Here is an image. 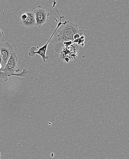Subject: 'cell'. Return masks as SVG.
Here are the masks:
<instances>
[{"label": "cell", "instance_id": "cell-2", "mask_svg": "<svg viewBox=\"0 0 129 159\" xmlns=\"http://www.w3.org/2000/svg\"><path fill=\"white\" fill-rule=\"evenodd\" d=\"M56 3V2L55 1H54L53 6L52 7V8L55 7L57 12L58 13L60 17V21L58 22L57 19H56V18H54L55 20H56V21L58 22V24L57 25L56 27L55 30L54 31L53 33L52 34H51L50 38H49V40H48L47 43H46L45 45H44V46L40 47V48L37 47L38 49L37 51H36V48H35V47H31V48L29 49V53H28L29 56L31 57H34L36 54L40 56L42 58V60H43V62H46V61L49 59V57L46 56V52H47V48H48V45H49V43H50V41H51V39L53 37L56 31L57 30L61 25H65V24L68 22V21H65L64 22H62V21H61L62 18H64V16H60V14L59 13L58 11L57 10L56 8L55 7Z\"/></svg>", "mask_w": 129, "mask_h": 159}, {"label": "cell", "instance_id": "cell-3", "mask_svg": "<svg viewBox=\"0 0 129 159\" xmlns=\"http://www.w3.org/2000/svg\"><path fill=\"white\" fill-rule=\"evenodd\" d=\"M18 61V57L16 55V53L13 54L10 57L3 69H2L1 71L8 78L12 76H15L20 78L25 77L28 75L29 71L27 69L25 68L23 69L21 73L15 74V72H19L20 70V69L17 66Z\"/></svg>", "mask_w": 129, "mask_h": 159}, {"label": "cell", "instance_id": "cell-10", "mask_svg": "<svg viewBox=\"0 0 129 159\" xmlns=\"http://www.w3.org/2000/svg\"><path fill=\"white\" fill-rule=\"evenodd\" d=\"M2 64L0 63V71H1V70H2Z\"/></svg>", "mask_w": 129, "mask_h": 159}, {"label": "cell", "instance_id": "cell-7", "mask_svg": "<svg viewBox=\"0 0 129 159\" xmlns=\"http://www.w3.org/2000/svg\"><path fill=\"white\" fill-rule=\"evenodd\" d=\"M5 41V36L3 32L0 29V43Z\"/></svg>", "mask_w": 129, "mask_h": 159}, {"label": "cell", "instance_id": "cell-5", "mask_svg": "<svg viewBox=\"0 0 129 159\" xmlns=\"http://www.w3.org/2000/svg\"><path fill=\"white\" fill-rule=\"evenodd\" d=\"M33 11L36 20V26L38 28H40L48 21L50 18V13L45 7L41 5L38 6Z\"/></svg>", "mask_w": 129, "mask_h": 159}, {"label": "cell", "instance_id": "cell-11", "mask_svg": "<svg viewBox=\"0 0 129 159\" xmlns=\"http://www.w3.org/2000/svg\"><path fill=\"white\" fill-rule=\"evenodd\" d=\"M2 153H1V152H0V159H1V156H2Z\"/></svg>", "mask_w": 129, "mask_h": 159}, {"label": "cell", "instance_id": "cell-9", "mask_svg": "<svg viewBox=\"0 0 129 159\" xmlns=\"http://www.w3.org/2000/svg\"><path fill=\"white\" fill-rule=\"evenodd\" d=\"M1 43H0V44H1ZM1 62H2V58H1V54H0V63H1Z\"/></svg>", "mask_w": 129, "mask_h": 159}, {"label": "cell", "instance_id": "cell-6", "mask_svg": "<svg viewBox=\"0 0 129 159\" xmlns=\"http://www.w3.org/2000/svg\"><path fill=\"white\" fill-rule=\"evenodd\" d=\"M20 23L27 28H32L36 26L33 10H26L22 14L20 19Z\"/></svg>", "mask_w": 129, "mask_h": 159}, {"label": "cell", "instance_id": "cell-1", "mask_svg": "<svg viewBox=\"0 0 129 159\" xmlns=\"http://www.w3.org/2000/svg\"><path fill=\"white\" fill-rule=\"evenodd\" d=\"M83 31V30L79 29L77 24L68 21L65 25H64L63 28L60 30H58L57 37L59 41L62 43L67 41L73 42L74 35L77 34L80 35H82Z\"/></svg>", "mask_w": 129, "mask_h": 159}, {"label": "cell", "instance_id": "cell-12", "mask_svg": "<svg viewBox=\"0 0 129 159\" xmlns=\"http://www.w3.org/2000/svg\"></svg>", "mask_w": 129, "mask_h": 159}, {"label": "cell", "instance_id": "cell-8", "mask_svg": "<svg viewBox=\"0 0 129 159\" xmlns=\"http://www.w3.org/2000/svg\"><path fill=\"white\" fill-rule=\"evenodd\" d=\"M8 77L6 76L2 72L0 71V79L3 80L7 82L8 81Z\"/></svg>", "mask_w": 129, "mask_h": 159}, {"label": "cell", "instance_id": "cell-4", "mask_svg": "<svg viewBox=\"0 0 129 159\" xmlns=\"http://www.w3.org/2000/svg\"><path fill=\"white\" fill-rule=\"evenodd\" d=\"M14 53H16V52L13 49V47L9 43L5 41L0 44V54L2 58V70L5 66L11 56Z\"/></svg>", "mask_w": 129, "mask_h": 159}]
</instances>
